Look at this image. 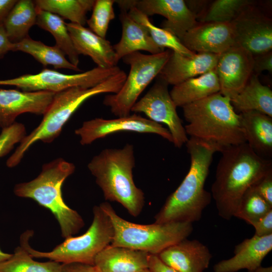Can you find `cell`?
Instances as JSON below:
<instances>
[{"label":"cell","instance_id":"obj_1","mask_svg":"<svg viewBox=\"0 0 272 272\" xmlns=\"http://www.w3.org/2000/svg\"><path fill=\"white\" fill-rule=\"evenodd\" d=\"M185 145L190 158L189 169L155 216V223L198 221L203 211L211 201V193L205 189V184L213 156L218 150L192 138L188 139Z\"/></svg>","mask_w":272,"mask_h":272},{"label":"cell","instance_id":"obj_2","mask_svg":"<svg viewBox=\"0 0 272 272\" xmlns=\"http://www.w3.org/2000/svg\"><path fill=\"white\" fill-rule=\"evenodd\" d=\"M221 153L211 194L219 216L229 220L247 190L272 170V160L258 156L247 143L230 147Z\"/></svg>","mask_w":272,"mask_h":272},{"label":"cell","instance_id":"obj_3","mask_svg":"<svg viewBox=\"0 0 272 272\" xmlns=\"http://www.w3.org/2000/svg\"><path fill=\"white\" fill-rule=\"evenodd\" d=\"M187 135L210 144L221 152L246 143L240 115L230 99L217 93L182 107Z\"/></svg>","mask_w":272,"mask_h":272},{"label":"cell","instance_id":"obj_4","mask_svg":"<svg viewBox=\"0 0 272 272\" xmlns=\"http://www.w3.org/2000/svg\"><path fill=\"white\" fill-rule=\"evenodd\" d=\"M127 75L121 70L99 84L92 87H74L56 93L39 125L26 135L14 152L9 157L6 165H18L27 150L37 141L50 143L57 138L62 127L73 113L87 99L103 93H117L122 87Z\"/></svg>","mask_w":272,"mask_h":272},{"label":"cell","instance_id":"obj_5","mask_svg":"<svg viewBox=\"0 0 272 272\" xmlns=\"http://www.w3.org/2000/svg\"><path fill=\"white\" fill-rule=\"evenodd\" d=\"M134 148L126 144L119 149H105L93 157L88 168L106 200L121 204L136 217L145 205L143 191L135 184Z\"/></svg>","mask_w":272,"mask_h":272},{"label":"cell","instance_id":"obj_6","mask_svg":"<svg viewBox=\"0 0 272 272\" xmlns=\"http://www.w3.org/2000/svg\"><path fill=\"white\" fill-rule=\"evenodd\" d=\"M75 168L73 163L57 158L44 164L35 178L14 188L17 196L31 198L48 209L58 221L64 238L78 233L85 225L82 217L66 205L62 196V185Z\"/></svg>","mask_w":272,"mask_h":272},{"label":"cell","instance_id":"obj_7","mask_svg":"<svg viewBox=\"0 0 272 272\" xmlns=\"http://www.w3.org/2000/svg\"><path fill=\"white\" fill-rule=\"evenodd\" d=\"M93 212L92 223L84 234L65 238L50 251H38L30 246L28 241L33 234L31 231H27L22 235L21 246L33 257L45 258L62 264L82 263L94 265L96 255L111 243L114 229L109 217L100 205L95 206Z\"/></svg>","mask_w":272,"mask_h":272},{"label":"cell","instance_id":"obj_8","mask_svg":"<svg viewBox=\"0 0 272 272\" xmlns=\"http://www.w3.org/2000/svg\"><path fill=\"white\" fill-rule=\"evenodd\" d=\"M100 206L109 217L114 229L110 244L158 255L166 248L187 238L193 231L192 223L173 222L139 224L119 216L108 202Z\"/></svg>","mask_w":272,"mask_h":272},{"label":"cell","instance_id":"obj_9","mask_svg":"<svg viewBox=\"0 0 272 272\" xmlns=\"http://www.w3.org/2000/svg\"><path fill=\"white\" fill-rule=\"evenodd\" d=\"M171 52L169 49L154 54L135 52L123 57V61L130 66L129 74L120 90L105 96L103 104L117 117L130 114L140 95L159 75Z\"/></svg>","mask_w":272,"mask_h":272},{"label":"cell","instance_id":"obj_10","mask_svg":"<svg viewBox=\"0 0 272 272\" xmlns=\"http://www.w3.org/2000/svg\"><path fill=\"white\" fill-rule=\"evenodd\" d=\"M117 66L110 68L96 67L76 74H64L55 70L44 69L36 74L0 80V86H15L27 92L47 91L57 93L74 87H93L118 73Z\"/></svg>","mask_w":272,"mask_h":272},{"label":"cell","instance_id":"obj_11","mask_svg":"<svg viewBox=\"0 0 272 272\" xmlns=\"http://www.w3.org/2000/svg\"><path fill=\"white\" fill-rule=\"evenodd\" d=\"M157 79L146 94L135 103L131 111L143 113L148 119L165 124L171 134L172 143L175 147L181 148L188 141L187 135L168 91L169 85L159 77Z\"/></svg>","mask_w":272,"mask_h":272},{"label":"cell","instance_id":"obj_12","mask_svg":"<svg viewBox=\"0 0 272 272\" xmlns=\"http://www.w3.org/2000/svg\"><path fill=\"white\" fill-rule=\"evenodd\" d=\"M121 131L156 134L172 142L171 134L167 128L136 113L115 119L96 118L87 120L75 132L80 138L81 144L87 145L99 139Z\"/></svg>","mask_w":272,"mask_h":272},{"label":"cell","instance_id":"obj_13","mask_svg":"<svg viewBox=\"0 0 272 272\" xmlns=\"http://www.w3.org/2000/svg\"><path fill=\"white\" fill-rule=\"evenodd\" d=\"M246 7L231 23L234 46L242 47L253 55L271 51V19L255 6Z\"/></svg>","mask_w":272,"mask_h":272},{"label":"cell","instance_id":"obj_14","mask_svg":"<svg viewBox=\"0 0 272 272\" xmlns=\"http://www.w3.org/2000/svg\"><path fill=\"white\" fill-rule=\"evenodd\" d=\"M253 55L249 51L233 46L219 54L215 67L220 92L230 99L245 86L253 73Z\"/></svg>","mask_w":272,"mask_h":272},{"label":"cell","instance_id":"obj_15","mask_svg":"<svg viewBox=\"0 0 272 272\" xmlns=\"http://www.w3.org/2000/svg\"><path fill=\"white\" fill-rule=\"evenodd\" d=\"M55 94L47 91L27 92L0 88V127L3 129L10 127L23 113L43 115Z\"/></svg>","mask_w":272,"mask_h":272},{"label":"cell","instance_id":"obj_16","mask_svg":"<svg viewBox=\"0 0 272 272\" xmlns=\"http://www.w3.org/2000/svg\"><path fill=\"white\" fill-rule=\"evenodd\" d=\"M189 50L196 53L220 54L234 46L231 23H198L181 40Z\"/></svg>","mask_w":272,"mask_h":272},{"label":"cell","instance_id":"obj_17","mask_svg":"<svg viewBox=\"0 0 272 272\" xmlns=\"http://www.w3.org/2000/svg\"><path fill=\"white\" fill-rule=\"evenodd\" d=\"M133 5L148 17L154 15L164 17L166 20L162 23V28L180 41L198 23L183 0H133Z\"/></svg>","mask_w":272,"mask_h":272},{"label":"cell","instance_id":"obj_18","mask_svg":"<svg viewBox=\"0 0 272 272\" xmlns=\"http://www.w3.org/2000/svg\"><path fill=\"white\" fill-rule=\"evenodd\" d=\"M157 255L178 272H203L212 258L206 245L197 240L187 238L166 248Z\"/></svg>","mask_w":272,"mask_h":272},{"label":"cell","instance_id":"obj_19","mask_svg":"<svg viewBox=\"0 0 272 272\" xmlns=\"http://www.w3.org/2000/svg\"><path fill=\"white\" fill-rule=\"evenodd\" d=\"M272 249V234L264 236L254 235L235 246L234 255L222 260L213 267L214 272H236L246 269L253 272L261 266L266 255Z\"/></svg>","mask_w":272,"mask_h":272},{"label":"cell","instance_id":"obj_20","mask_svg":"<svg viewBox=\"0 0 272 272\" xmlns=\"http://www.w3.org/2000/svg\"><path fill=\"white\" fill-rule=\"evenodd\" d=\"M218 57L219 54L210 53H196L188 57L172 51L158 76L174 86L214 70Z\"/></svg>","mask_w":272,"mask_h":272},{"label":"cell","instance_id":"obj_21","mask_svg":"<svg viewBox=\"0 0 272 272\" xmlns=\"http://www.w3.org/2000/svg\"><path fill=\"white\" fill-rule=\"evenodd\" d=\"M75 49L79 55L91 57L97 67L110 68L119 61L110 42L84 26L66 23Z\"/></svg>","mask_w":272,"mask_h":272},{"label":"cell","instance_id":"obj_22","mask_svg":"<svg viewBox=\"0 0 272 272\" xmlns=\"http://www.w3.org/2000/svg\"><path fill=\"white\" fill-rule=\"evenodd\" d=\"M246 142L259 157L271 160L272 117L256 111L239 114Z\"/></svg>","mask_w":272,"mask_h":272},{"label":"cell","instance_id":"obj_23","mask_svg":"<svg viewBox=\"0 0 272 272\" xmlns=\"http://www.w3.org/2000/svg\"><path fill=\"white\" fill-rule=\"evenodd\" d=\"M149 253L123 247L108 245L95 257L100 272H134L148 268Z\"/></svg>","mask_w":272,"mask_h":272},{"label":"cell","instance_id":"obj_24","mask_svg":"<svg viewBox=\"0 0 272 272\" xmlns=\"http://www.w3.org/2000/svg\"><path fill=\"white\" fill-rule=\"evenodd\" d=\"M119 20L122 26L121 37L113 45L119 60L130 53L141 50L154 54L165 50L155 43L145 28L132 19L127 11L121 10Z\"/></svg>","mask_w":272,"mask_h":272},{"label":"cell","instance_id":"obj_25","mask_svg":"<svg viewBox=\"0 0 272 272\" xmlns=\"http://www.w3.org/2000/svg\"><path fill=\"white\" fill-rule=\"evenodd\" d=\"M220 91L219 82L215 69L173 86L170 94L176 106L182 107Z\"/></svg>","mask_w":272,"mask_h":272},{"label":"cell","instance_id":"obj_26","mask_svg":"<svg viewBox=\"0 0 272 272\" xmlns=\"http://www.w3.org/2000/svg\"><path fill=\"white\" fill-rule=\"evenodd\" d=\"M230 100L238 114L256 111L272 117V91L254 74L243 89Z\"/></svg>","mask_w":272,"mask_h":272},{"label":"cell","instance_id":"obj_27","mask_svg":"<svg viewBox=\"0 0 272 272\" xmlns=\"http://www.w3.org/2000/svg\"><path fill=\"white\" fill-rule=\"evenodd\" d=\"M37 16L34 1H17L2 23L10 41L17 43L29 36V31L36 24Z\"/></svg>","mask_w":272,"mask_h":272},{"label":"cell","instance_id":"obj_28","mask_svg":"<svg viewBox=\"0 0 272 272\" xmlns=\"http://www.w3.org/2000/svg\"><path fill=\"white\" fill-rule=\"evenodd\" d=\"M12 51H22L32 55L44 66L52 65L55 69H65L82 71L73 64L66 57L63 52L55 45H45L40 41L34 40L30 36L22 41L13 43Z\"/></svg>","mask_w":272,"mask_h":272},{"label":"cell","instance_id":"obj_29","mask_svg":"<svg viewBox=\"0 0 272 272\" xmlns=\"http://www.w3.org/2000/svg\"><path fill=\"white\" fill-rule=\"evenodd\" d=\"M37 10L36 25L51 33L55 39V45L68 56L69 61L73 64L78 66L80 62L79 55L75 49L63 19L47 11Z\"/></svg>","mask_w":272,"mask_h":272},{"label":"cell","instance_id":"obj_30","mask_svg":"<svg viewBox=\"0 0 272 272\" xmlns=\"http://www.w3.org/2000/svg\"><path fill=\"white\" fill-rule=\"evenodd\" d=\"M94 0H36L37 9L55 14L71 23L84 26L87 14L91 11Z\"/></svg>","mask_w":272,"mask_h":272},{"label":"cell","instance_id":"obj_31","mask_svg":"<svg viewBox=\"0 0 272 272\" xmlns=\"http://www.w3.org/2000/svg\"><path fill=\"white\" fill-rule=\"evenodd\" d=\"M127 12L132 19L145 28L153 40L160 47L164 49L167 48L172 51L188 57H192L196 53L188 49L171 32L154 25L149 17L135 7L130 8Z\"/></svg>","mask_w":272,"mask_h":272},{"label":"cell","instance_id":"obj_32","mask_svg":"<svg viewBox=\"0 0 272 272\" xmlns=\"http://www.w3.org/2000/svg\"><path fill=\"white\" fill-rule=\"evenodd\" d=\"M62 264L54 261L39 262L22 246L12 256L0 263V272H61Z\"/></svg>","mask_w":272,"mask_h":272},{"label":"cell","instance_id":"obj_33","mask_svg":"<svg viewBox=\"0 0 272 272\" xmlns=\"http://www.w3.org/2000/svg\"><path fill=\"white\" fill-rule=\"evenodd\" d=\"M251 0H216L211 3L200 23H231L248 6Z\"/></svg>","mask_w":272,"mask_h":272},{"label":"cell","instance_id":"obj_34","mask_svg":"<svg viewBox=\"0 0 272 272\" xmlns=\"http://www.w3.org/2000/svg\"><path fill=\"white\" fill-rule=\"evenodd\" d=\"M270 210L272 206L251 186L243 195L234 217L252 225Z\"/></svg>","mask_w":272,"mask_h":272},{"label":"cell","instance_id":"obj_35","mask_svg":"<svg viewBox=\"0 0 272 272\" xmlns=\"http://www.w3.org/2000/svg\"><path fill=\"white\" fill-rule=\"evenodd\" d=\"M114 0H96L90 18L87 20L89 29L94 33L105 38L110 21L115 18Z\"/></svg>","mask_w":272,"mask_h":272},{"label":"cell","instance_id":"obj_36","mask_svg":"<svg viewBox=\"0 0 272 272\" xmlns=\"http://www.w3.org/2000/svg\"><path fill=\"white\" fill-rule=\"evenodd\" d=\"M26 135L25 125L15 122L10 127L2 129L0 133V158L8 155Z\"/></svg>","mask_w":272,"mask_h":272},{"label":"cell","instance_id":"obj_37","mask_svg":"<svg viewBox=\"0 0 272 272\" xmlns=\"http://www.w3.org/2000/svg\"><path fill=\"white\" fill-rule=\"evenodd\" d=\"M252 186L272 206V170L260 177Z\"/></svg>","mask_w":272,"mask_h":272},{"label":"cell","instance_id":"obj_38","mask_svg":"<svg viewBox=\"0 0 272 272\" xmlns=\"http://www.w3.org/2000/svg\"><path fill=\"white\" fill-rule=\"evenodd\" d=\"M253 73L256 75L263 71H267L269 73L272 72V52L253 55Z\"/></svg>","mask_w":272,"mask_h":272},{"label":"cell","instance_id":"obj_39","mask_svg":"<svg viewBox=\"0 0 272 272\" xmlns=\"http://www.w3.org/2000/svg\"><path fill=\"white\" fill-rule=\"evenodd\" d=\"M252 226L255 229V235L264 236L272 234V210Z\"/></svg>","mask_w":272,"mask_h":272},{"label":"cell","instance_id":"obj_40","mask_svg":"<svg viewBox=\"0 0 272 272\" xmlns=\"http://www.w3.org/2000/svg\"><path fill=\"white\" fill-rule=\"evenodd\" d=\"M189 10L199 21L203 17L211 3L209 1H185Z\"/></svg>","mask_w":272,"mask_h":272},{"label":"cell","instance_id":"obj_41","mask_svg":"<svg viewBox=\"0 0 272 272\" xmlns=\"http://www.w3.org/2000/svg\"><path fill=\"white\" fill-rule=\"evenodd\" d=\"M148 268L151 272H178L163 262L157 255L149 254Z\"/></svg>","mask_w":272,"mask_h":272},{"label":"cell","instance_id":"obj_42","mask_svg":"<svg viewBox=\"0 0 272 272\" xmlns=\"http://www.w3.org/2000/svg\"><path fill=\"white\" fill-rule=\"evenodd\" d=\"M61 272H100L94 265L82 263L62 264Z\"/></svg>","mask_w":272,"mask_h":272},{"label":"cell","instance_id":"obj_43","mask_svg":"<svg viewBox=\"0 0 272 272\" xmlns=\"http://www.w3.org/2000/svg\"><path fill=\"white\" fill-rule=\"evenodd\" d=\"M13 43L8 38L3 24H0V59L12 51Z\"/></svg>","mask_w":272,"mask_h":272},{"label":"cell","instance_id":"obj_44","mask_svg":"<svg viewBox=\"0 0 272 272\" xmlns=\"http://www.w3.org/2000/svg\"><path fill=\"white\" fill-rule=\"evenodd\" d=\"M17 0H0V24L17 2Z\"/></svg>","mask_w":272,"mask_h":272},{"label":"cell","instance_id":"obj_45","mask_svg":"<svg viewBox=\"0 0 272 272\" xmlns=\"http://www.w3.org/2000/svg\"><path fill=\"white\" fill-rule=\"evenodd\" d=\"M253 272H272V266L262 267L261 265L255 269Z\"/></svg>","mask_w":272,"mask_h":272},{"label":"cell","instance_id":"obj_46","mask_svg":"<svg viewBox=\"0 0 272 272\" xmlns=\"http://www.w3.org/2000/svg\"><path fill=\"white\" fill-rule=\"evenodd\" d=\"M12 254H9L3 252L0 248V263L9 259L12 256Z\"/></svg>","mask_w":272,"mask_h":272},{"label":"cell","instance_id":"obj_47","mask_svg":"<svg viewBox=\"0 0 272 272\" xmlns=\"http://www.w3.org/2000/svg\"><path fill=\"white\" fill-rule=\"evenodd\" d=\"M134 272H151L148 268L142 269Z\"/></svg>","mask_w":272,"mask_h":272}]
</instances>
